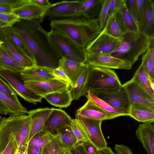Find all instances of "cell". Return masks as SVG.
Returning <instances> with one entry per match:
<instances>
[{"instance_id":"6da1fadb","label":"cell","mask_w":154,"mask_h":154,"mask_svg":"<svg viewBox=\"0 0 154 154\" xmlns=\"http://www.w3.org/2000/svg\"><path fill=\"white\" fill-rule=\"evenodd\" d=\"M23 26H14L33 56L38 65L57 68L61 58L51 44L48 32L42 27V20H27Z\"/></svg>"},{"instance_id":"7a4b0ae2","label":"cell","mask_w":154,"mask_h":154,"mask_svg":"<svg viewBox=\"0 0 154 154\" xmlns=\"http://www.w3.org/2000/svg\"><path fill=\"white\" fill-rule=\"evenodd\" d=\"M50 24L51 29L64 35L84 48L102 30L97 18L90 19L82 16L75 17L53 20Z\"/></svg>"},{"instance_id":"3957f363","label":"cell","mask_w":154,"mask_h":154,"mask_svg":"<svg viewBox=\"0 0 154 154\" xmlns=\"http://www.w3.org/2000/svg\"><path fill=\"white\" fill-rule=\"evenodd\" d=\"M30 124V119L26 115L2 118L0 124V153L6 147L12 136L16 137L19 147L27 146Z\"/></svg>"},{"instance_id":"277c9868","label":"cell","mask_w":154,"mask_h":154,"mask_svg":"<svg viewBox=\"0 0 154 154\" xmlns=\"http://www.w3.org/2000/svg\"><path fill=\"white\" fill-rule=\"evenodd\" d=\"M114 51L111 55L133 65L147 50L150 38L140 32H124Z\"/></svg>"},{"instance_id":"5b68a950","label":"cell","mask_w":154,"mask_h":154,"mask_svg":"<svg viewBox=\"0 0 154 154\" xmlns=\"http://www.w3.org/2000/svg\"><path fill=\"white\" fill-rule=\"evenodd\" d=\"M122 85L114 70L105 68L90 66L85 89L87 94L89 91L113 88Z\"/></svg>"},{"instance_id":"8992f818","label":"cell","mask_w":154,"mask_h":154,"mask_svg":"<svg viewBox=\"0 0 154 154\" xmlns=\"http://www.w3.org/2000/svg\"><path fill=\"white\" fill-rule=\"evenodd\" d=\"M48 34L51 44L61 58L86 63L85 48L80 47L66 36L52 29Z\"/></svg>"},{"instance_id":"52a82bcc","label":"cell","mask_w":154,"mask_h":154,"mask_svg":"<svg viewBox=\"0 0 154 154\" xmlns=\"http://www.w3.org/2000/svg\"><path fill=\"white\" fill-rule=\"evenodd\" d=\"M0 76L5 81L17 94L26 101L33 104L42 101L43 97L35 94L26 87L21 72L0 69Z\"/></svg>"},{"instance_id":"ba28073f","label":"cell","mask_w":154,"mask_h":154,"mask_svg":"<svg viewBox=\"0 0 154 154\" xmlns=\"http://www.w3.org/2000/svg\"><path fill=\"white\" fill-rule=\"evenodd\" d=\"M112 107L128 112L131 105L128 96L122 85L116 88L89 91Z\"/></svg>"},{"instance_id":"9c48e42d","label":"cell","mask_w":154,"mask_h":154,"mask_svg":"<svg viewBox=\"0 0 154 154\" xmlns=\"http://www.w3.org/2000/svg\"><path fill=\"white\" fill-rule=\"evenodd\" d=\"M75 119L84 130L89 142L99 150L107 147L101 128L102 121L90 119L76 114Z\"/></svg>"},{"instance_id":"30bf717a","label":"cell","mask_w":154,"mask_h":154,"mask_svg":"<svg viewBox=\"0 0 154 154\" xmlns=\"http://www.w3.org/2000/svg\"><path fill=\"white\" fill-rule=\"evenodd\" d=\"M122 86L128 94L131 106L154 109V97L131 79Z\"/></svg>"},{"instance_id":"8fae6325","label":"cell","mask_w":154,"mask_h":154,"mask_svg":"<svg viewBox=\"0 0 154 154\" xmlns=\"http://www.w3.org/2000/svg\"><path fill=\"white\" fill-rule=\"evenodd\" d=\"M121 40V38H115L107 34L103 29L98 35L86 46V54H111Z\"/></svg>"},{"instance_id":"7c38bea8","label":"cell","mask_w":154,"mask_h":154,"mask_svg":"<svg viewBox=\"0 0 154 154\" xmlns=\"http://www.w3.org/2000/svg\"><path fill=\"white\" fill-rule=\"evenodd\" d=\"M83 0L62 1L52 4L47 9L45 16L49 18H68L79 16Z\"/></svg>"},{"instance_id":"4fadbf2b","label":"cell","mask_w":154,"mask_h":154,"mask_svg":"<svg viewBox=\"0 0 154 154\" xmlns=\"http://www.w3.org/2000/svg\"><path fill=\"white\" fill-rule=\"evenodd\" d=\"M86 63L91 67L129 70L133 64L130 62L107 54H86Z\"/></svg>"},{"instance_id":"5bb4252c","label":"cell","mask_w":154,"mask_h":154,"mask_svg":"<svg viewBox=\"0 0 154 154\" xmlns=\"http://www.w3.org/2000/svg\"><path fill=\"white\" fill-rule=\"evenodd\" d=\"M24 83L35 94L43 97L51 93L69 89L70 87L69 84L56 79L24 81Z\"/></svg>"},{"instance_id":"9a60e30c","label":"cell","mask_w":154,"mask_h":154,"mask_svg":"<svg viewBox=\"0 0 154 154\" xmlns=\"http://www.w3.org/2000/svg\"><path fill=\"white\" fill-rule=\"evenodd\" d=\"M72 121L71 117L64 110L60 109L52 108V111L44 124L43 130L54 137L64 128L71 126Z\"/></svg>"},{"instance_id":"2e32d148","label":"cell","mask_w":154,"mask_h":154,"mask_svg":"<svg viewBox=\"0 0 154 154\" xmlns=\"http://www.w3.org/2000/svg\"><path fill=\"white\" fill-rule=\"evenodd\" d=\"M52 110V108L47 107L28 111L27 115L31 120L28 142L35 134L43 130L44 124Z\"/></svg>"},{"instance_id":"e0dca14e","label":"cell","mask_w":154,"mask_h":154,"mask_svg":"<svg viewBox=\"0 0 154 154\" xmlns=\"http://www.w3.org/2000/svg\"><path fill=\"white\" fill-rule=\"evenodd\" d=\"M141 22L138 26L139 32L149 38L154 37V2L144 0Z\"/></svg>"},{"instance_id":"ac0fdd59","label":"cell","mask_w":154,"mask_h":154,"mask_svg":"<svg viewBox=\"0 0 154 154\" xmlns=\"http://www.w3.org/2000/svg\"><path fill=\"white\" fill-rule=\"evenodd\" d=\"M136 135L147 152L154 154V125L153 123L139 125Z\"/></svg>"},{"instance_id":"d6986e66","label":"cell","mask_w":154,"mask_h":154,"mask_svg":"<svg viewBox=\"0 0 154 154\" xmlns=\"http://www.w3.org/2000/svg\"><path fill=\"white\" fill-rule=\"evenodd\" d=\"M88 63L75 60L61 58L58 66L64 70L71 82L72 86L83 72Z\"/></svg>"},{"instance_id":"ffe728a7","label":"cell","mask_w":154,"mask_h":154,"mask_svg":"<svg viewBox=\"0 0 154 154\" xmlns=\"http://www.w3.org/2000/svg\"><path fill=\"white\" fill-rule=\"evenodd\" d=\"M0 40L3 42L2 46L6 52L22 64L25 69L37 65L34 61L12 44L5 35L2 29L0 31Z\"/></svg>"},{"instance_id":"44dd1931","label":"cell","mask_w":154,"mask_h":154,"mask_svg":"<svg viewBox=\"0 0 154 154\" xmlns=\"http://www.w3.org/2000/svg\"><path fill=\"white\" fill-rule=\"evenodd\" d=\"M46 9L30 2L29 0L28 2L13 9L12 13L21 19L27 20L35 19L42 20Z\"/></svg>"},{"instance_id":"7402d4cb","label":"cell","mask_w":154,"mask_h":154,"mask_svg":"<svg viewBox=\"0 0 154 154\" xmlns=\"http://www.w3.org/2000/svg\"><path fill=\"white\" fill-rule=\"evenodd\" d=\"M120 27L124 32H139L137 23L125 2L115 14Z\"/></svg>"},{"instance_id":"603a6c76","label":"cell","mask_w":154,"mask_h":154,"mask_svg":"<svg viewBox=\"0 0 154 154\" xmlns=\"http://www.w3.org/2000/svg\"><path fill=\"white\" fill-rule=\"evenodd\" d=\"M28 111L21 103H17L0 92V115L10 116L26 115Z\"/></svg>"},{"instance_id":"cb8c5ba5","label":"cell","mask_w":154,"mask_h":154,"mask_svg":"<svg viewBox=\"0 0 154 154\" xmlns=\"http://www.w3.org/2000/svg\"><path fill=\"white\" fill-rule=\"evenodd\" d=\"M53 69L45 66L36 65L21 71V75L24 81L55 79L51 74Z\"/></svg>"},{"instance_id":"d4e9b609","label":"cell","mask_w":154,"mask_h":154,"mask_svg":"<svg viewBox=\"0 0 154 154\" xmlns=\"http://www.w3.org/2000/svg\"><path fill=\"white\" fill-rule=\"evenodd\" d=\"M76 114L92 119L102 121L109 120L107 114L89 99H88L85 103L77 110Z\"/></svg>"},{"instance_id":"484cf974","label":"cell","mask_w":154,"mask_h":154,"mask_svg":"<svg viewBox=\"0 0 154 154\" xmlns=\"http://www.w3.org/2000/svg\"><path fill=\"white\" fill-rule=\"evenodd\" d=\"M2 29L5 35L12 44L37 64L32 54L14 27Z\"/></svg>"},{"instance_id":"4316f807","label":"cell","mask_w":154,"mask_h":154,"mask_svg":"<svg viewBox=\"0 0 154 154\" xmlns=\"http://www.w3.org/2000/svg\"><path fill=\"white\" fill-rule=\"evenodd\" d=\"M43 98L52 105L60 108H67L73 100L69 89L48 94Z\"/></svg>"},{"instance_id":"83f0119b","label":"cell","mask_w":154,"mask_h":154,"mask_svg":"<svg viewBox=\"0 0 154 154\" xmlns=\"http://www.w3.org/2000/svg\"><path fill=\"white\" fill-rule=\"evenodd\" d=\"M151 96L154 97V83L151 81L142 62L132 78Z\"/></svg>"},{"instance_id":"f1b7e54d","label":"cell","mask_w":154,"mask_h":154,"mask_svg":"<svg viewBox=\"0 0 154 154\" xmlns=\"http://www.w3.org/2000/svg\"><path fill=\"white\" fill-rule=\"evenodd\" d=\"M86 96L93 101L108 116L109 120L122 116H129V112L116 109L103 100L98 98L90 92Z\"/></svg>"},{"instance_id":"f546056e","label":"cell","mask_w":154,"mask_h":154,"mask_svg":"<svg viewBox=\"0 0 154 154\" xmlns=\"http://www.w3.org/2000/svg\"><path fill=\"white\" fill-rule=\"evenodd\" d=\"M104 0H83L79 13V16L90 19L95 18L99 15Z\"/></svg>"},{"instance_id":"4dcf8cb0","label":"cell","mask_w":154,"mask_h":154,"mask_svg":"<svg viewBox=\"0 0 154 154\" xmlns=\"http://www.w3.org/2000/svg\"><path fill=\"white\" fill-rule=\"evenodd\" d=\"M129 116L143 123L154 122V109L131 106Z\"/></svg>"},{"instance_id":"1f68e13d","label":"cell","mask_w":154,"mask_h":154,"mask_svg":"<svg viewBox=\"0 0 154 154\" xmlns=\"http://www.w3.org/2000/svg\"><path fill=\"white\" fill-rule=\"evenodd\" d=\"M0 69L16 72H21L25 69L6 52L2 46L0 48Z\"/></svg>"},{"instance_id":"d6a6232c","label":"cell","mask_w":154,"mask_h":154,"mask_svg":"<svg viewBox=\"0 0 154 154\" xmlns=\"http://www.w3.org/2000/svg\"><path fill=\"white\" fill-rule=\"evenodd\" d=\"M89 67L88 64L74 84L70 87L69 90L73 100H79L81 97L87 94L85 88Z\"/></svg>"},{"instance_id":"836d02e7","label":"cell","mask_w":154,"mask_h":154,"mask_svg":"<svg viewBox=\"0 0 154 154\" xmlns=\"http://www.w3.org/2000/svg\"><path fill=\"white\" fill-rule=\"evenodd\" d=\"M54 137L63 146L68 149L77 143L71 126H67L62 128Z\"/></svg>"},{"instance_id":"e575fe53","label":"cell","mask_w":154,"mask_h":154,"mask_svg":"<svg viewBox=\"0 0 154 154\" xmlns=\"http://www.w3.org/2000/svg\"><path fill=\"white\" fill-rule=\"evenodd\" d=\"M53 138L52 135L42 130L35 134L28 144L43 150Z\"/></svg>"},{"instance_id":"d590c367","label":"cell","mask_w":154,"mask_h":154,"mask_svg":"<svg viewBox=\"0 0 154 154\" xmlns=\"http://www.w3.org/2000/svg\"><path fill=\"white\" fill-rule=\"evenodd\" d=\"M103 29L107 34L116 38H121L124 33L118 22L115 14L108 18Z\"/></svg>"},{"instance_id":"8d00e7d4","label":"cell","mask_w":154,"mask_h":154,"mask_svg":"<svg viewBox=\"0 0 154 154\" xmlns=\"http://www.w3.org/2000/svg\"><path fill=\"white\" fill-rule=\"evenodd\" d=\"M21 19L15 14L11 13H0V27L1 28L13 26Z\"/></svg>"},{"instance_id":"74e56055","label":"cell","mask_w":154,"mask_h":154,"mask_svg":"<svg viewBox=\"0 0 154 154\" xmlns=\"http://www.w3.org/2000/svg\"><path fill=\"white\" fill-rule=\"evenodd\" d=\"M71 127L77 142L89 141L84 130L76 119H72Z\"/></svg>"},{"instance_id":"f35d334b","label":"cell","mask_w":154,"mask_h":154,"mask_svg":"<svg viewBox=\"0 0 154 154\" xmlns=\"http://www.w3.org/2000/svg\"><path fill=\"white\" fill-rule=\"evenodd\" d=\"M142 62L144 64L152 82L154 83V63L152 62L148 49L143 55Z\"/></svg>"},{"instance_id":"ab89813d","label":"cell","mask_w":154,"mask_h":154,"mask_svg":"<svg viewBox=\"0 0 154 154\" xmlns=\"http://www.w3.org/2000/svg\"><path fill=\"white\" fill-rule=\"evenodd\" d=\"M0 92L16 102L20 103L17 94L10 85L0 76Z\"/></svg>"},{"instance_id":"60d3db41","label":"cell","mask_w":154,"mask_h":154,"mask_svg":"<svg viewBox=\"0 0 154 154\" xmlns=\"http://www.w3.org/2000/svg\"><path fill=\"white\" fill-rule=\"evenodd\" d=\"M111 0H104L98 16L100 29L102 30L105 27L108 18L109 8Z\"/></svg>"},{"instance_id":"b9f144b4","label":"cell","mask_w":154,"mask_h":154,"mask_svg":"<svg viewBox=\"0 0 154 154\" xmlns=\"http://www.w3.org/2000/svg\"><path fill=\"white\" fill-rule=\"evenodd\" d=\"M46 147L49 154H64L66 149L63 146L59 141L54 137Z\"/></svg>"},{"instance_id":"7bdbcfd3","label":"cell","mask_w":154,"mask_h":154,"mask_svg":"<svg viewBox=\"0 0 154 154\" xmlns=\"http://www.w3.org/2000/svg\"><path fill=\"white\" fill-rule=\"evenodd\" d=\"M51 74L56 79L69 84L70 86H71V81L64 70L61 67L58 66L57 68L53 69Z\"/></svg>"},{"instance_id":"ee69618b","label":"cell","mask_w":154,"mask_h":154,"mask_svg":"<svg viewBox=\"0 0 154 154\" xmlns=\"http://www.w3.org/2000/svg\"><path fill=\"white\" fill-rule=\"evenodd\" d=\"M18 147L16 137L14 136H12L6 147L0 154H16Z\"/></svg>"},{"instance_id":"f6af8a7d","label":"cell","mask_w":154,"mask_h":154,"mask_svg":"<svg viewBox=\"0 0 154 154\" xmlns=\"http://www.w3.org/2000/svg\"><path fill=\"white\" fill-rule=\"evenodd\" d=\"M126 0H111L109 5L108 19L112 14H115L123 6Z\"/></svg>"},{"instance_id":"bcb514c9","label":"cell","mask_w":154,"mask_h":154,"mask_svg":"<svg viewBox=\"0 0 154 154\" xmlns=\"http://www.w3.org/2000/svg\"><path fill=\"white\" fill-rule=\"evenodd\" d=\"M68 150L69 154H88L82 142L76 143Z\"/></svg>"},{"instance_id":"7dc6e473","label":"cell","mask_w":154,"mask_h":154,"mask_svg":"<svg viewBox=\"0 0 154 154\" xmlns=\"http://www.w3.org/2000/svg\"><path fill=\"white\" fill-rule=\"evenodd\" d=\"M143 1L144 0H136V22L138 26L141 23L143 17Z\"/></svg>"},{"instance_id":"c3c4849f","label":"cell","mask_w":154,"mask_h":154,"mask_svg":"<svg viewBox=\"0 0 154 154\" xmlns=\"http://www.w3.org/2000/svg\"><path fill=\"white\" fill-rule=\"evenodd\" d=\"M29 0H0V4L11 6L13 9L17 8L28 2Z\"/></svg>"},{"instance_id":"681fc988","label":"cell","mask_w":154,"mask_h":154,"mask_svg":"<svg viewBox=\"0 0 154 154\" xmlns=\"http://www.w3.org/2000/svg\"><path fill=\"white\" fill-rule=\"evenodd\" d=\"M114 148L117 154H133L128 147L123 145L116 144Z\"/></svg>"},{"instance_id":"f907efd6","label":"cell","mask_w":154,"mask_h":154,"mask_svg":"<svg viewBox=\"0 0 154 154\" xmlns=\"http://www.w3.org/2000/svg\"><path fill=\"white\" fill-rule=\"evenodd\" d=\"M82 142L88 154H94L99 150L89 141Z\"/></svg>"},{"instance_id":"816d5d0a","label":"cell","mask_w":154,"mask_h":154,"mask_svg":"<svg viewBox=\"0 0 154 154\" xmlns=\"http://www.w3.org/2000/svg\"><path fill=\"white\" fill-rule=\"evenodd\" d=\"M30 2L45 9H47L52 5L48 0H30Z\"/></svg>"},{"instance_id":"f5cc1de1","label":"cell","mask_w":154,"mask_h":154,"mask_svg":"<svg viewBox=\"0 0 154 154\" xmlns=\"http://www.w3.org/2000/svg\"><path fill=\"white\" fill-rule=\"evenodd\" d=\"M43 150L29 144L27 146V154H42Z\"/></svg>"},{"instance_id":"db71d44e","label":"cell","mask_w":154,"mask_h":154,"mask_svg":"<svg viewBox=\"0 0 154 154\" xmlns=\"http://www.w3.org/2000/svg\"><path fill=\"white\" fill-rule=\"evenodd\" d=\"M126 0L130 8L129 9L136 21V0Z\"/></svg>"},{"instance_id":"11a10c76","label":"cell","mask_w":154,"mask_h":154,"mask_svg":"<svg viewBox=\"0 0 154 154\" xmlns=\"http://www.w3.org/2000/svg\"><path fill=\"white\" fill-rule=\"evenodd\" d=\"M148 49L152 61L154 63V37L150 38Z\"/></svg>"},{"instance_id":"9f6ffc18","label":"cell","mask_w":154,"mask_h":154,"mask_svg":"<svg viewBox=\"0 0 154 154\" xmlns=\"http://www.w3.org/2000/svg\"><path fill=\"white\" fill-rule=\"evenodd\" d=\"M13 9L11 6L0 4V13H11Z\"/></svg>"},{"instance_id":"6f0895ef","label":"cell","mask_w":154,"mask_h":154,"mask_svg":"<svg viewBox=\"0 0 154 154\" xmlns=\"http://www.w3.org/2000/svg\"><path fill=\"white\" fill-rule=\"evenodd\" d=\"M94 154H116L112 149L109 147L102 149L99 150L96 152Z\"/></svg>"},{"instance_id":"680465c9","label":"cell","mask_w":154,"mask_h":154,"mask_svg":"<svg viewBox=\"0 0 154 154\" xmlns=\"http://www.w3.org/2000/svg\"><path fill=\"white\" fill-rule=\"evenodd\" d=\"M42 154H49L46 147H45L43 150Z\"/></svg>"},{"instance_id":"91938a15","label":"cell","mask_w":154,"mask_h":154,"mask_svg":"<svg viewBox=\"0 0 154 154\" xmlns=\"http://www.w3.org/2000/svg\"><path fill=\"white\" fill-rule=\"evenodd\" d=\"M64 154H69L67 149H66L65 150Z\"/></svg>"},{"instance_id":"94428289","label":"cell","mask_w":154,"mask_h":154,"mask_svg":"<svg viewBox=\"0 0 154 154\" xmlns=\"http://www.w3.org/2000/svg\"><path fill=\"white\" fill-rule=\"evenodd\" d=\"M3 43V42L1 40H0V48L2 46V44Z\"/></svg>"},{"instance_id":"6125c7cd","label":"cell","mask_w":154,"mask_h":154,"mask_svg":"<svg viewBox=\"0 0 154 154\" xmlns=\"http://www.w3.org/2000/svg\"><path fill=\"white\" fill-rule=\"evenodd\" d=\"M2 116L0 115V122H1V120H2Z\"/></svg>"},{"instance_id":"be15d7a7","label":"cell","mask_w":154,"mask_h":154,"mask_svg":"<svg viewBox=\"0 0 154 154\" xmlns=\"http://www.w3.org/2000/svg\"><path fill=\"white\" fill-rule=\"evenodd\" d=\"M1 29H2V28H1L0 27V31L1 30Z\"/></svg>"}]
</instances>
